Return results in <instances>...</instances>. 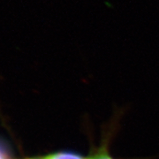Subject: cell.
Segmentation results:
<instances>
[{"mask_svg": "<svg viewBox=\"0 0 159 159\" xmlns=\"http://www.w3.org/2000/svg\"><path fill=\"white\" fill-rule=\"evenodd\" d=\"M42 159H92V157H84L77 154L69 152H60V153L49 155Z\"/></svg>", "mask_w": 159, "mask_h": 159, "instance_id": "6da1fadb", "label": "cell"}, {"mask_svg": "<svg viewBox=\"0 0 159 159\" xmlns=\"http://www.w3.org/2000/svg\"><path fill=\"white\" fill-rule=\"evenodd\" d=\"M92 159H112L107 153H101L96 157H92Z\"/></svg>", "mask_w": 159, "mask_h": 159, "instance_id": "7a4b0ae2", "label": "cell"}, {"mask_svg": "<svg viewBox=\"0 0 159 159\" xmlns=\"http://www.w3.org/2000/svg\"><path fill=\"white\" fill-rule=\"evenodd\" d=\"M0 159H6V157L3 154V152L0 150Z\"/></svg>", "mask_w": 159, "mask_h": 159, "instance_id": "3957f363", "label": "cell"}, {"mask_svg": "<svg viewBox=\"0 0 159 159\" xmlns=\"http://www.w3.org/2000/svg\"><path fill=\"white\" fill-rule=\"evenodd\" d=\"M41 159H42V158H41Z\"/></svg>", "mask_w": 159, "mask_h": 159, "instance_id": "277c9868", "label": "cell"}]
</instances>
